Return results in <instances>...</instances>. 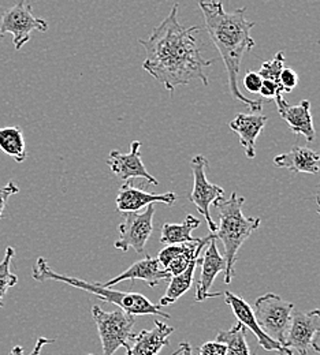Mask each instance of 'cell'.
<instances>
[{"label": "cell", "instance_id": "24", "mask_svg": "<svg viewBox=\"0 0 320 355\" xmlns=\"http://www.w3.org/2000/svg\"><path fill=\"white\" fill-rule=\"evenodd\" d=\"M217 342L226 346V355H251L246 343V328L237 322L229 331H221L217 335Z\"/></svg>", "mask_w": 320, "mask_h": 355}, {"label": "cell", "instance_id": "6", "mask_svg": "<svg viewBox=\"0 0 320 355\" xmlns=\"http://www.w3.org/2000/svg\"><path fill=\"white\" fill-rule=\"evenodd\" d=\"M293 311L294 304L283 301L274 293H267L259 297L253 308L256 321L262 331L282 346Z\"/></svg>", "mask_w": 320, "mask_h": 355}, {"label": "cell", "instance_id": "23", "mask_svg": "<svg viewBox=\"0 0 320 355\" xmlns=\"http://www.w3.org/2000/svg\"><path fill=\"white\" fill-rule=\"evenodd\" d=\"M0 150L11 156L17 163L26 160V144L21 128L10 126L0 129Z\"/></svg>", "mask_w": 320, "mask_h": 355}, {"label": "cell", "instance_id": "15", "mask_svg": "<svg viewBox=\"0 0 320 355\" xmlns=\"http://www.w3.org/2000/svg\"><path fill=\"white\" fill-rule=\"evenodd\" d=\"M207 246L205 253L199 260V264L201 266V275L196 286V302H204L205 300L221 297L219 293L211 294L210 290L217 276L219 273H225L226 269V261L217 248V238H212Z\"/></svg>", "mask_w": 320, "mask_h": 355}, {"label": "cell", "instance_id": "28", "mask_svg": "<svg viewBox=\"0 0 320 355\" xmlns=\"http://www.w3.org/2000/svg\"><path fill=\"white\" fill-rule=\"evenodd\" d=\"M242 84L249 93H258L259 94L260 88L263 85V78L260 77V74L258 71H248L244 77Z\"/></svg>", "mask_w": 320, "mask_h": 355}, {"label": "cell", "instance_id": "31", "mask_svg": "<svg viewBox=\"0 0 320 355\" xmlns=\"http://www.w3.org/2000/svg\"><path fill=\"white\" fill-rule=\"evenodd\" d=\"M199 355H226V346L219 342H207L199 347Z\"/></svg>", "mask_w": 320, "mask_h": 355}, {"label": "cell", "instance_id": "4", "mask_svg": "<svg viewBox=\"0 0 320 355\" xmlns=\"http://www.w3.org/2000/svg\"><path fill=\"white\" fill-rule=\"evenodd\" d=\"M32 277L36 282H46V280H53L60 282L65 284H69L71 287L80 288L83 291L91 293L96 295L99 300L112 304L118 306L122 311H128L133 315H144V314H153L163 318H171V315L166 311H162L160 305H153L146 297L138 293H122V291H114L107 287H104L100 283H88L78 277H70L66 275L56 273L48 266L46 259L39 257L36 261V266L32 270Z\"/></svg>", "mask_w": 320, "mask_h": 355}, {"label": "cell", "instance_id": "14", "mask_svg": "<svg viewBox=\"0 0 320 355\" xmlns=\"http://www.w3.org/2000/svg\"><path fill=\"white\" fill-rule=\"evenodd\" d=\"M225 302L231 308V311L234 313V315L237 317L238 322H241L245 328L251 329L252 334H255V336L258 338L259 345L266 350V352H276L279 355H293L294 353L290 349L283 347L282 345H279L278 342L273 340L271 338H269L262 328L259 327L253 309L251 308V305L244 301L241 297L226 291L225 293Z\"/></svg>", "mask_w": 320, "mask_h": 355}, {"label": "cell", "instance_id": "3", "mask_svg": "<svg viewBox=\"0 0 320 355\" xmlns=\"http://www.w3.org/2000/svg\"><path fill=\"white\" fill-rule=\"evenodd\" d=\"M245 198L239 197L235 191L231 193L228 200L222 198L214 202V207L219 215V224H217V239H221L225 252L224 259L226 261L225 269V283H231L235 276L234 266L237 263V253L244 245V242L256 231L260 225L259 218H248L242 212Z\"/></svg>", "mask_w": 320, "mask_h": 355}, {"label": "cell", "instance_id": "36", "mask_svg": "<svg viewBox=\"0 0 320 355\" xmlns=\"http://www.w3.org/2000/svg\"><path fill=\"white\" fill-rule=\"evenodd\" d=\"M88 355H93V354H88Z\"/></svg>", "mask_w": 320, "mask_h": 355}, {"label": "cell", "instance_id": "9", "mask_svg": "<svg viewBox=\"0 0 320 355\" xmlns=\"http://www.w3.org/2000/svg\"><path fill=\"white\" fill-rule=\"evenodd\" d=\"M122 215L124 220L119 224V239L114 243V248L124 253L133 249L138 254H142L153 231L155 207H146L142 214L126 212Z\"/></svg>", "mask_w": 320, "mask_h": 355}, {"label": "cell", "instance_id": "20", "mask_svg": "<svg viewBox=\"0 0 320 355\" xmlns=\"http://www.w3.org/2000/svg\"><path fill=\"white\" fill-rule=\"evenodd\" d=\"M275 167L285 168L292 174L320 173V155L308 146L293 145V148L274 159Z\"/></svg>", "mask_w": 320, "mask_h": 355}, {"label": "cell", "instance_id": "16", "mask_svg": "<svg viewBox=\"0 0 320 355\" xmlns=\"http://www.w3.org/2000/svg\"><path fill=\"white\" fill-rule=\"evenodd\" d=\"M275 103L280 118L289 125L293 133L304 135L307 142L315 141L317 132L311 114V103L308 100H303L297 105H290L283 97H280L276 98Z\"/></svg>", "mask_w": 320, "mask_h": 355}, {"label": "cell", "instance_id": "35", "mask_svg": "<svg viewBox=\"0 0 320 355\" xmlns=\"http://www.w3.org/2000/svg\"><path fill=\"white\" fill-rule=\"evenodd\" d=\"M317 205H318V214H319L320 216V189L319 193H318V196H317Z\"/></svg>", "mask_w": 320, "mask_h": 355}, {"label": "cell", "instance_id": "17", "mask_svg": "<svg viewBox=\"0 0 320 355\" xmlns=\"http://www.w3.org/2000/svg\"><path fill=\"white\" fill-rule=\"evenodd\" d=\"M171 275L160 266L158 259H152L151 256H145V259L135 263L133 266H129L126 270L119 273L117 277L108 280L103 286L107 288H111L112 286L125 282V280H142L145 282L151 288L158 287L162 282L170 280Z\"/></svg>", "mask_w": 320, "mask_h": 355}, {"label": "cell", "instance_id": "34", "mask_svg": "<svg viewBox=\"0 0 320 355\" xmlns=\"http://www.w3.org/2000/svg\"><path fill=\"white\" fill-rule=\"evenodd\" d=\"M318 354L320 355V329L318 331V334L315 335L314 340H312V346H311Z\"/></svg>", "mask_w": 320, "mask_h": 355}, {"label": "cell", "instance_id": "25", "mask_svg": "<svg viewBox=\"0 0 320 355\" xmlns=\"http://www.w3.org/2000/svg\"><path fill=\"white\" fill-rule=\"evenodd\" d=\"M15 256V249L7 246L4 259L0 261V308L4 306L3 300L7 291L18 283V276L11 272V263Z\"/></svg>", "mask_w": 320, "mask_h": 355}, {"label": "cell", "instance_id": "5", "mask_svg": "<svg viewBox=\"0 0 320 355\" xmlns=\"http://www.w3.org/2000/svg\"><path fill=\"white\" fill-rule=\"evenodd\" d=\"M92 317L99 331L103 355H114L121 347H125V350L129 352L136 315L119 308L106 311L99 305H94L92 308Z\"/></svg>", "mask_w": 320, "mask_h": 355}, {"label": "cell", "instance_id": "12", "mask_svg": "<svg viewBox=\"0 0 320 355\" xmlns=\"http://www.w3.org/2000/svg\"><path fill=\"white\" fill-rule=\"evenodd\" d=\"M176 201H177V194L173 191H167L163 194H153L142 190L141 187L133 186L129 180L122 183L115 200L117 211L121 214L138 212L142 208H146L156 202H162L169 207H173Z\"/></svg>", "mask_w": 320, "mask_h": 355}, {"label": "cell", "instance_id": "10", "mask_svg": "<svg viewBox=\"0 0 320 355\" xmlns=\"http://www.w3.org/2000/svg\"><path fill=\"white\" fill-rule=\"evenodd\" d=\"M320 329V309L293 311L285 334L283 346L298 355H307L315 335Z\"/></svg>", "mask_w": 320, "mask_h": 355}, {"label": "cell", "instance_id": "33", "mask_svg": "<svg viewBox=\"0 0 320 355\" xmlns=\"http://www.w3.org/2000/svg\"><path fill=\"white\" fill-rule=\"evenodd\" d=\"M192 355V346L189 342H183L178 347V350H176L171 355Z\"/></svg>", "mask_w": 320, "mask_h": 355}, {"label": "cell", "instance_id": "18", "mask_svg": "<svg viewBox=\"0 0 320 355\" xmlns=\"http://www.w3.org/2000/svg\"><path fill=\"white\" fill-rule=\"evenodd\" d=\"M173 332L174 327L156 320L152 329H144L137 335H133L132 346L126 355H158L170 343L169 338Z\"/></svg>", "mask_w": 320, "mask_h": 355}, {"label": "cell", "instance_id": "11", "mask_svg": "<svg viewBox=\"0 0 320 355\" xmlns=\"http://www.w3.org/2000/svg\"><path fill=\"white\" fill-rule=\"evenodd\" d=\"M212 238L217 236L210 232L207 236L199 238L194 242L165 246L158 254V261L171 275V277L177 276L183 273L196 257H200L203 248L207 246Z\"/></svg>", "mask_w": 320, "mask_h": 355}, {"label": "cell", "instance_id": "1", "mask_svg": "<svg viewBox=\"0 0 320 355\" xmlns=\"http://www.w3.org/2000/svg\"><path fill=\"white\" fill-rule=\"evenodd\" d=\"M177 11L178 3L146 40H138L145 49L142 69L170 93L196 80L207 87L205 69L214 63V59L203 58L196 37L200 28L183 26L178 22Z\"/></svg>", "mask_w": 320, "mask_h": 355}, {"label": "cell", "instance_id": "26", "mask_svg": "<svg viewBox=\"0 0 320 355\" xmlns=\"http://www.w3.org/2000/svg\"><path fill=\"white\" fill-rule=\"evenodd\" d=\"M283 69H285V55H283V52H278L271 60H266L262 64V67L258 73L260 74V77L263 80L273 81L275 84L280 85L279 84V76H280Z\"/></svg>", "mask_w": 320, "mask_h": 355}, {"label": "cell", "instance_id": "2", "mask_svg": "<svg viewBox=\"0 0 320 355\" xmlns=\"http://www.w3.org/2000/svg\"><path fill=\"white\" fill-rule=\"evenodd\" d=\"M199 6L203 11L205 29L211 42L218 48L225 63L231 96L245 104L255 114L260 112L263 110V101L244 96L238 87L242 56L245 52H251L256 45L251 36L255 22L246 19L245 7L237 8L233 12H226L224 4L217 0H200Z\"/></svg>", "mask_w": 320, "mask_h": 355}, {"label": "cell", "instance_id": "8", "mask_svg": "<svg viewBox=\"0 0 320 355\" xmlns=\"http://www.w3.org/2000/svg\"><path fill=\"white\" fill-rule=\"evenodd\" d=\"M35 31L47 32L48 24L33 15V7L28 0H19L15 6L3 12L0 19V39L11 33L17 51L31 40V35Z\"/></svg>", "mask_w": 320, "mask_h": 355}, {"label": "cell", "instance_id": "29", "mask_svg": "<svg viewBox=\"0 0 320 355\" xmlns=\"http://www.w3.org/2000/svg\"><path fill=\"white\" fill-rule=\"evenodd\" d=\"M283 89L280 85H278V84H275L273 81H267V80H263V85H262V88H260V92H259V94L262 96V97H264V98H280V97H283Z\"/></svg>", "mask_w": 320, "mask_h": 355}, {"label": "cell", "instance_id": "7", "mask_svg": "<svg viewBox=\"0 0 320 355\" xmlns=\"http://www.w3.org/2000/svg\"><path fill=\"white\" fill-rule=\"evenodd\" d=\"M192 174H193V190L187 196V200L197 208V211L204 216L211 234L217 232V224L211 218L210 208L215 201L225 197L224 187L214 184L207 178V170L210 167L208 159L203 155H197L190 162Z\"/></svg>", "mask_w": 320, "mask_h": 355}, {"label": "cell", "instance_id": "32", "mask_svg": "<svg viewBox=\"0 0 320 355\" xmlns=\"http://www.w3.org/2000/svg\"><path fill=\"white\" fill-rule=\"evenodd\" d=\"M53 342H55V339H48V338H39V339H37V342H36V346H35L33 352H32V353H31L29 355L42 354V350H43V347H44L46 345L53 343ZM8 355H24V347H22V346H15V347H12V350L10 352V354Z\"/></svg>", "mask_w": 320, "mask_h": 355}, {"label": "cell", "instance_id": "30", "mask_svg": "<svg viewBox=\"0 0 320 355\" xmlns=\"http://www.w3.org/2000/svg\"><path fill=\"white\" fill-rule=\"evenodd\" d=\"M19 191L18 186L14 183V182H8L4 187H0V220L3 219V212H4V208L7 205V200L17 194Z\"/></svg>", "mask_w": 320, "mask_h": 355}, {"label": "cell", "instance_id": "27", "mask_svg": "<svg viewBox=\"0 0 320 355\" xmlns=\"http://www.w3.org/2000/svg\"><path fill=\"white\" fill-rule=\"evenodd\" d=\"M279 84H280V87L283 89V92L285 93H289V92H292L293 89L297 87V84H298V76L296 74V71L293 70V69H283L282 70V73H280V76H279Z\"/></svg>", "mask_w": 320, "mask_h": 355}, {"label": "cell", "instance_id": "13", "mask_svg": "<svg viewBox=\"0 0 320 355\" xmlns=\"http://www.w3.org/2000/svg\"><path fill=\"white\" fill-rule=\"evenodd\" d=\"M140 148H141V142L133 141L130 144V152L126 155L121 153L119 150H111L107 159V164L111 168V171L124 182H128L132 178H141V179H145L148 184L158 186L159 182L146 171L142 163Z\"/></svg>", "mask_w": 320, "mask_h": 355}, {"label": "cell", "instance_id": "19", "mask_svg": "<svg viewBox=\"0 0 320 355\" xmlns=\"http://www.w3.org/2000/svg\"><path fill=\"white\" fill-rule=\"evenodd\" d=\"M269 118L259 114H237L229 123L230 129L238 134L239 144L248 159L256 157V139L264 129Z\"/></svg>", "mask_w": 320, "mask_h": 355}, {"label": "cell", "instance_id": "22", "mask_svg": "<svg viewBox=\"0 0 320 355\" xmlns=\"http://www.w3.org/2000/svg\"><path fill=\"white\" fill-rule=\"evenodd\" d=\"M200 257H196L189 266L183 270V273L173 276L170 279L169 287L165 293V295L160 298V306H169L171 304H174L176 301H178L183 294H186L194 280V272H196V266L199 264Z\"/></svg>", "mask_w": 320, "mask_h": 355}, {"label": "cell", "instance_id": "21", "mask_svg": "<svg viewBox=\"0 0 320 355\" xmlns=\"http://www.w3.org/2000/svg\"><path fill=\"white\" fill-rule=\"evenodd\" d=\"M200 225V220L192 215H187L186 219L180 224L165 223L162 225V236L160 243L169 245H181L187 242H194L199 238H194L192 232Z\"/></svg>", "mask_w": 320, "mask_h": 355}]
</instances>
